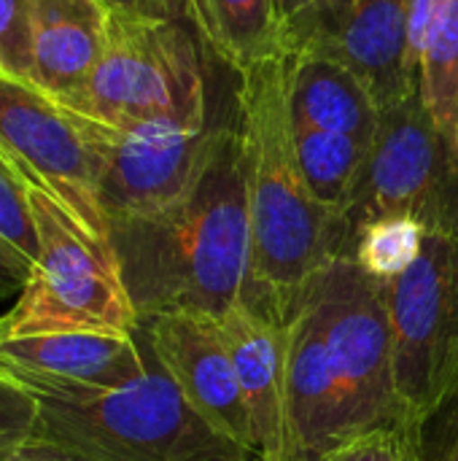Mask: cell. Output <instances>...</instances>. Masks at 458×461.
<instances>
[{"label":"cell","instance_id":"cell-13","mask_svg":"<svg viewBox=\"0 0 458 461\" xmlns=\"http://www.w3.org/2000/svg\"><path fill=\"white\" fill-rule=\"evenodd\" d=\"M0 370L19 381L73 389H121L148 370L138 332H46L0 335Z\"/></svg>","mask_w":458,"mask_h":461},{"label":"cell","instance_id":"cell-11","mask_svg":"<svg viewBox=\"0 0 458 461\" xmlns=\"http://www.w3.org/2000/svg\"><path fill=\"white\" fill-rule=\"evenodd\" d=\"M408 30L410 0H316L286 24L292 49L343 62L381 111L418 92L408 70Z\"/></svg>","mask_w":458,"mask_h":461},{"label":"cell","instance_id":"cell-32","mask_svg":"<svg viewBox=\"0 0 458 461\" xmlns=\"http://www.w3.org/2000/svg\"><path fill=\"white\" fill-rule=\"evenodd\" d=\"M0 461H5V459H0Z\"/></svg>","mask_w":458,"mask_h":461},{"label":"cell","instance_id":"cell-29","mask_svg":"<svg viewBox=\"0 0 458 461\" xmlns=\"http://www.w3.org/2000/svg\"><path fill=\"white\" fill-rule=\"evenodd\" d=\"M308 5H310V0H278V8H281V14H283L286 24H289L292 19H297Z\"/></svg>","mask_w":458,"mask_h":461},{"label":"cell","instance_id":"cell-7","mask_svg":"<svg viewBox=\"0 0 458 461\" xmlns=\"http://www.w3.org/2000/svg\"><path fill=\"white\" fill-rule=\"evenodd\" d=\"M386 303L400 413L424 429L458 394V235L427 230L418 259L386 281Z\"/></svg>","mask_w":458,"mask_h":461},{"label":"cell","instance_id":"cell-24","mask_svg":"<svg viewBox=\"0 0 458 461\" xmlns=\"http://www.w3.org/2000/svg\"><path fill=\"white\" fill-rule=\"evenodd\" d=\"M35 421L38 400L19 381L0 370V459L35 435Z\"/></svg>","mask_w":458,"mask_h":461},{"label":"cell","instance_id":"cell-4","mask_svg":"<svg viewBox=\"0 0 458 461\" xmlns=\"http://www.w3.org/2000/svg\"><path fill=\"white\" fill-rule=\"evenodd\" d=\"M27 184L38 257L13 308L0 319V335L46 332H138L111 240L86 230L57 197Z\"/></svg>","mask_w":458,"mask_h":461},{"label":"cell","instance_id":"cell-6","mask_svg":"<svg viewBox=\"0 0 458 461\" xmlns=\"http://www.w3.org/2000/svg\"><path fill=\"white\" fill-rule=\"evenodd\" d=\"M413 216L424 230L458 235V143L410 95L381 111L373 146L340 211L346 254L375 219Z\"/></svg>","mask_w":458,"mask_h":461},{"label":"cell","instance_id":"cell-8","mask_svg":"<svg viewBox=\"0 0 458 461\" xmlns=\"http://www.w3.org/2000/svg\"><path fill=\"white\" fill-rule=\"evenodd\" d=\"M302 294L321 321L329 367L356 435L405 424L394 392L386 281L373 278L354 257H335L305 284Z\"/></svg>","mask_w":458,"mask_h":461},{"label":"cell","instance_id":"cell-27","mask_svg":"<svg viewBox=\"0 0 458 461\" xmlns=\"http://www.w3.org/2000/svg\"><path fill=\"white\" fill-rule=\"evenodd\" d=\"M108 11H121L148 19H178V5L173 0H100Z\"/></svg>","mask_w":458,"mask_h":461},{"label":"cell","instance_id":"cell-30","mask_svg":"<svg viewBox=\"0 0 458 461\" xmlns=\"http://www.w3.org/2000/svg\"><path fill=\"white\" fill-rule=\"evenodd\" d=\"M0 165H5V167H8V170H13V167H11V165H8V159H5V154H3V151H0ZM13 173H16V170H13ZM16 176H19V173H16Z\"/></svg>","mask_w":458,"mask_h":461},{"label":"cell","instance_id":"cell-21","mask_svg":"<svg viewBox=\"0 0 458 461\" xmlns=\"http://www.w3.org/2000/svg\"><path fill=\"white\" fill-rule=\"evenodd\" d=\"M0 251L11 257V267L27 278L38 257V235L30 213L27 184L22 176L0 165Z\"/></svg>","mask_w":458,"mask_h":461},{"label":"cell","instance_id":"cell-28","mask_svg":"<svg viewBox=\"0 0 458 461\" xmlns=\"http://www.w3.org/2000/svg\"><path fill=\"white\" fill-rule=\"evenodd\" d=\"M5 461H76L73 456H67L65 451H59V448H54V446H49V443H43V440H35V438H30L24 446H19L16 451H11Z\"/></svg>","mask_w":458,"mask_h":461},{"label":"cell","instance_id":"cell-18","mask_svg":"<svg viewBox=\"0 0 458 461\" xmlns=\"http://www.w3.org/2000/svg\"><path fill=\"white\" fill-rule=\"evenodd\" d=\"M292 130H294L297 159L308 181V189L327 208L343 211L370 149L343 132H327L310 127H292Z\"/></svg>","mask_w":458,"mask_h":461},{"label":"cell","instance_id":"cell-23","mask_svg":"<svg viewBox=\"0 0 458 461\" xmlns=\"http://www.w3.org/2000/svg\"><path fill=\"white\" fill-rule=\"evenodd\" d=\"M0 73L32 81V0H0Z\"/></svg>","mask_w":458,"mask_h":461},{"label":"cell","instance_id":"cell-17","mask_svg":"<svg viewBox=\"0 0 458 461\" xmlns=\"http://www.w3.org/2000/svg\"><path fill=\"white\" fill-rule=\"evenodd\" d=\"M205 46L238 76L289 49L278 0H181Z\"/></svg>","mask_w":458,"mask_h":461},{"label":"cell","instance_id":"cell-1","mask_svg":"<svg viewBox=\"0 0 458 461\" xmlns=\"http://www.w3.org/2000/svg\"><path fill=\"white\" fill-rule=\"evenodd\" d=\"M111 246L138 321L162 313L221 319L238 305L251 251L248 162L238 111L213 124L189 192L151 216L111 221Z\"/></svg>","mask_w":458,"mask_h":461},{"label":"cell","instance_id":"cell-10","mask_svg":"<svg viewBox=\"0 0 458 461\" xmlns=\"http://www.w3.org/2000/svg\"><path fill=\"white\" fill-rule=\"evenodd\" d=\"M0 151L24 181L46 189L86 230L111 240L94 154L73 108L32 81L0 73Z\"/></svg>","mask_w":458,"mask_h":461},{"label":"cell","instance_id":"cell-20","mask_svg":"<svg viewBox=\"0 0 458 461\" xmlns=\"http://www.w3.org/2000/svg\"><path fill=\"white\" fill-rule=\"evenodd\" d=\"M424 224L413 216H383L370 221L354 243V259L378 281L402 276L421 254Z\"/></svg>","mask_w":458,"mask_h":461},{"label":"cell","instance_id":"cell-26","mask_svg":"<svg viewBox=\"0 0 458 461\" xmlns=\"http://www.w3.org/2000/svg\"><path fill=\"white\" fill-rule=\"evenodd\" d=\"M445 0H410V30H408V70L413 84L418 86V70H421V54L427 46V38L432 32V24L440 14Z\"/></svg>","mask_w":458,"mask_h":461},{"label":"cell","instance_id":"cell-3","mask_svg":"<svg viewBox=\"0 0 458 461\" xmlns=\"http://www.w3.org/2000/svg\"><path fill=\"white\" fill-rule=\"evenodd\" d=\"M19 384L38 400L32 438L76 461H262L216 432L151 354L146 375L121 389Z\"/></svg>","mask_w":458,"mask_h":461},{"label":"cell","instance_id":"cell-9","mask_svg":"<svg viewBox=\"0 0 458 461\" xmlns=\"http://www.w3.org/2000/svg\"><path fill=\"white\" fill-rule=\"evenodd\" d=\"M76 116L94 154L97 197L108 227L151 216L181 200L205 162L213 130L211 122L202 127L181 122L113 127L81 111Z\"/></svg>","mask_w":458,"mask_h":461},{"label":"cell","instance_id":"cell-14","mask_svg":"<svg viewBox=\"0 0 458 461\" xmlns=\"http://www.w3.org/2000/svg\"><path fill=\"white\" fill-rule=\"evenodd\" d=\"M235 378L246 400L262 461H281L286 324L238 303L221 316Z\"/></svg>","mask_w":458,"mask_h":461},{"label":"cell","instance_id":"cell-2","mask_svg":"<svg viewBox=\"0 0 458 461\" xmlns=\"http://www.w3.org/2000/svg\"><path fill=\"white\" fill-rule=\"evenodd\" d=\"M292 46L240 73L238 122L246 140L251 251L243 305L286 324L305 284L346 254L340 211L313 197L289 113Z\"/></svg>","mask_w":458,"mask_h":461},{"label":"cell","instance_id":"cell-5","mask_svg":"<svg viewBox=\"0 0 458 461\" xmlns=\"http://www.w3.org/2000/svg\"><path fill=\"white\" fill-rule=\"evenodd\" d=\"M65 105L113 127L143 122L202 127L208 100L197 43L178 19L108 11L103 54L84 89Z\"/></svg>","mask_w":458,"mask_h":461},{"label":"cell","instance_id":"cell-16","mask_svg":"<svg viewBox=\"0 0 458 461\" xmlns=\"http://www.w3.org/2000/svg\"><path fill=\"white\" fill-rule=\"evenodd\" d=\"M289 113L292 127L343 132L367 149L381 119V108L354 70L308 49H292Z\"/></svg>","mask_w":458,"mask_h":461},{"label":"cell","instance_id":"cell-31","mask_svg":"<svg viewBox=\"0 0 458 461\" xmlns=\"http://www.w3.org/2000/svg\"><path fill=\"white\" fill-rule=\"evenodd\" d=\"M310 3H316V0H310Z\"/></svg>","mask_w":458,"mask_h":461},{"label":"cell","instance_id":"cell-25","mask_svg":"<svg viewBox=\"0 0 458 461\" xmlns=\"http://www.w3.org/2000/svg\"><path fill=\"white\" fill-rule=\"evenodd\" d=\"M424 461H458V394L427 421Z\"/></svg>","mask_w":458,"mask_h":461},{"label":"cell","instance_id":"cell-22","mask_svg":"<svg viewBox=\"0 0 458 461\" xmlns=\"http://www.w3.org/2000/svg\"><path fill=\"white\" fill-rule=\"evenodd\" d=\"M324 461H424V429L410 424L378 427L351 438Z\"/></svg>","mask_w":458,"mask_h":461},{"label":"cell","instance_id":"cell-12","mask_svg":"<svg viewBox=\"0 0 458 461\" xmlns=\"http://www.w3.org/2000/svg\"><path fill=\"white\" fill-rule=\"evenodd\" d=\"M138 332L143 335L146 351L173 378L186 402L216 432L256 451L221 319L208 313H162L140 319Z\"/></svg>","mask_w":458,"mask_h":461},{"label":"cell","instance_id":"cell-15","mask_svg":"<svg viewBox=\"0 0 458 461\" xmlns=\"http://www.w3.org/2000/svg\"><path fill=\"white\" fill-rule=\"evenodd\" d=\"M105 30L100 0H32V84L70 103L103 54Z\"/></svg>","mask_w":458,"mask_h":461},{"label":"cell","instance_id":"cell-19","mask_svg":"<svg viewBox=\"0 0 458 461\" xmlns=\"http://www.w3.org/2000/svg\"><path fill=\"white\" fill-rule=\"evenodd\" d=\"M418 95L437 130L458 143V0H445L427 38Z\"/></svg>","mask_w":458,"mask_h":461}]
</instances>
